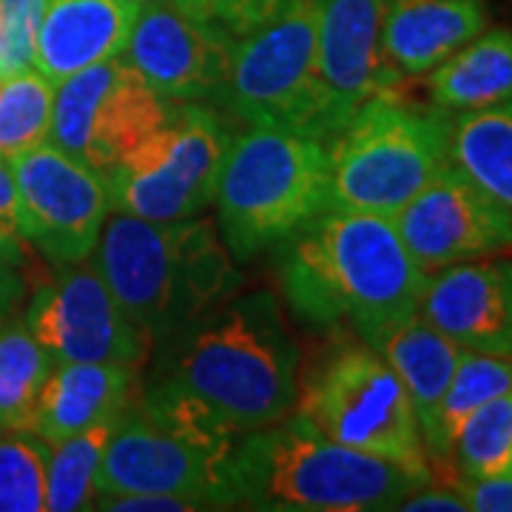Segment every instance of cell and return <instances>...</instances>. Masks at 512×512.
I'll return each mask as SVG.
<instances>
[{"label":"cell","mask_w":512,"mask_h":512,"mask_svg":"<svg viewBox=\"0 0 512 512\" xmlns=\"http://www.w3.org/2000/svg\"><path fill=\"white\" fill-rule=\"evenodd\" d=\"M140 407L151 419L211 441L291 416L299 348L271 291L228 296L157 345Z\"/></svg>","instance_id":"1"},{"label":"cell","mask_w":512,"mask_h":512,"mask_svg":"<svg viewBox=\"0 0 512 512\" xmlns=\"http://www.w3.org/2000/svg\"><path fill=\"white\" fill-rule=\"evenodd\" d=\"M424 285L390 217L325 208L285 242L282 293L293 316L311 328L348 322L370 348L419 313Z\"/></svg>","instance_id":"2"},{"label":"cell","mask_w":512,"mask_h":512,"mask_svg":"<svg viewBox=\"0 0 512 512\" xmlns=\"http://www.w3.org/2000/svg\"><path fill=\"white\" fill-rule=\"evenodd\" d=\"M424 484L433 470L345 447L299 416L245 433L228 458V501L245 510H393Z\"/></svg>","instance_id":"3"},{"label":"cell","mask_w":512,"mask_h":512,"mask_svg":"<svg viewBox=\"0 0 512 512\" xmlns=\"http://www.w3.org/2000/svg\"><path fill=\"white\" fill-rule=\"evenodd\" d=\"M89 259L151 348L239 288L234 256L205 217L151 222L114 211Z\"/></svg>","instance_id":"4"},{"label":"cell","mask_w":512,"mask_h":512,"mask_svg":"<svg viewBox=\"0 0 512 512\" xmlns=\"http://www.w3.org/2000/svg\"><path fill=\"white\" fill-rule=\"evenodd\" d=\"M328 140L288 128L245 126L222 163L217 231L237 262L285 245L325 211Z\"/></svg>","instance_id":"5"},{"label":"cell","mask_w":512,"mask_h":512,"mask_svg":"<svg viewBox=\"0 0 512 512\" xmlns=\"http://www.w3.org/2000/svg\"><path fill=\"white\" fill-rule=\"evenodd\" d=\"M450 114L396 92L373 94L328 140L325 208L396 217L447 157Z\"/></svg>","instance_id":"6"},{"label":"cell","mask_w":512,"mask_h":512,"mask_svg":"<svg viewBox=\"0 0 512 512\" xmlns=\"http://www.w3.org/2000/svg\"><path fill=\"white\" fill-rule=\"evenodd\" d=\"M293 410L316 433L345 447L430 470L404 384L362 339L330 350L308 370Z\"/></svg>","instance_id":"7"},{"label":"cell","mask_w":512,"mask_h":512,"mask_svg":"<svg viewBox=\"0 0 512 512\" xmlns=\"http://www.w3.org/2000/svg\"><path fill=\"white\" fill-rule=\"evenodd\" d=\"M234 120L208 103H174L163 126L103 174L111 211L151 222L200 217L214 202Z\"/></svg>","instance_id":"8"},{"label":"cell","mask_w":512,"mask_h":512,"mask_svg":"<svg viewBox=\"0 0 512 512\" xmlns=\"http://www.w3.org/2000/svg\"><path fill=\"white\" fill-rule=\"evenodd\" d=\"M214 106L242 126L288 128L325 140L316 0H285L262 26L239 37Z\"/></svg>","instance_id":"9"},{"label":"cell","mask_w":512,"mask_h":512,"mask_svg":"<svg viewBox=\"0 0 512 512\" xmlns=\"http://www.w3.org/2000/svg\"><path fill=\"white\" fill-rule=\"evenodd\" d=\"M234 444L174 430L134 402L106 441L94 493L97 498L183 495L205 510H228V458Z\"/></svg>","instance_id":"10"},{"label":"cell","mask_w":512,"mask_h":512,"mask_svg":"<svg viewBox=\"0 0 512 512\" xmlns=\"http://www.w3.org/2000/svg\"><path fill=\"white\" fill-rule=\"evenodd\" d=\"M171 106L123 57L94 63L55 86L49 143L103 177L163 126Z\"/></svg>","instance_id":"11"},{"label":"cell","mask_w":512,"mask_h":512,"mask_svg":"<svg viewBox=\"0 0 512 512\" xmlns=\"http://www.w3.org/2000/svg\"><path fill=\"white\" fill-rule=\"evenodd\" d=\"M18 188V231L49 262L89 259L109 220L106 180L49 140L9 157Z\"/></svg>","instance_id":"12"},{"label":"cell","mask_w":512,"mask_h":512,"mask_svg":"<svg viewBox=\"0 0 512 512\" xmlns=\"http://www.w3.org/2000/svg\"><path fill=\"white\" fill-rule=\"evenodd\" d=\"M23 319L55 362H109L140 367L151 342L97 274L92 259L60 265L37 285Z\"/></svg>","instance_id":"13"},{"label":"cell","mask_w":512,"mask_h":512,"mask_svg":"<svg viewBox=\"0 0 512 512\" xmlns=\"http://www.w3.org/2000/svg\"><path fill=\"white\" fill-rule=\"evenodd\" d=\"M237 40L177 0H146L120 57L174 103H214L231 72Z\"/></svg>","instance_id":"14"},{"label":"cell","mask_w":512,"mask_h":512,"mask_svg":"<svg viewBox=\"0 0 512 512\" xmlns=\"http://www.w3.org/2000/svg\"><path fill=\"white\" fill-rule=\"evenodd\" d=\"M393 225L424 274L512 248L510 214L453 163L404 205Z\"/></svg>","instance_id":"15"},{"label":"cell","mask_w":512,"mask_h":512,"mask_svg":"<svg viewBox=\"0 0 512 512\" xmlns=\"http://www.w3.org/2000/svg\"><path fill=\"white\" fill-rule=\"evenodd\" d=\"M387 0H316V63L325 94V140L373 94L396 92L402 77L382 52Z\"/></svg>","instance_id":"16"},{"label":"cell","mask_w":512,"mask_h":512,"mask_svg":"<svg viewBox=\"0 0 512 512\" xmlns=\"http://www.w3.org/2000/svg\"><path fill=\"white\" fill-rule=\"evenodd\" d=\"M419 313L461 350L512 356V262L484 256L427 274Z\"/></svg>","instance_id":"17"},{"label":"cell","mask_w":512,"mask_h":512,"mask_svg":"<svg viewBox=\"0 0 512 512\" xmlns=\"http://www.w3.org/2000/svg\"><path fill=\"white\" fill-rule=\"evenodd\" d=\"M140 3L134 0H46L37 26L35 72L52 86L123 55Z\"/></svg>","instance_id":"18"},{"label":"cell","mask_w":512,"mask_h":512,"mask_svg":"<svg viewBox=\"0 0 512 512\" xmlns=\"http://www.w3.org/2000/svg\"><path fill=\"white\" fill-rule=\"evenodd\" d=\"M490 23L484 0H387L382 52L399 77H424Z\"/></svg>","instance_id":"19"},{"label":"cell","mask_w":512,"mask_h":512,"mask_svg":"<svg viewBox=\"0 0 512 512\" xmlns=\"http://www.w3.org/2000/svg\"><path fill=\"white\" fill-rule=\"evenodd\" d=\"M137 396V367L55 362L37 399L32 433L49 444L72 439L94 424L120 419Z\"/></svg>","instance_id":"20"},{"label":"cell","mask_w":512,"mask_h":512,"mask_svg":"<svg viewBox=\"0 0 512 512\" xmlns=\"http://www.w3.org/2000/svg\"><path fill=\"white\" fill-rule=\"evenodd\" d=\"M376 350L404 384L410 404L419 419L424 453L436 433V413L453 379L461 348L439 328H433L421 313L410 316L396 330H390Z\"/></svg>","instance_id":"21"},{"label":"cell","mask_w":512,"mask_h":512,"mask_svg":"<svg viewBox=\"0 0 512 512\" xmlns=\"http://www.w3.org/2000/svg\"><path fill=\"white\" fill-rule=\"evenodd\" d=\"M424 77L430 103L447 114L487 109L510 100L512 32L484 29Z\"/></svg>","instance_id":"22"},{"label":"cell","mask_w":512,"mask_h":512,"mask_svg":"<svg viewBox=\"0 0 512 512\" xmlns=\"http://www.w3.org/2000/svg\"><path fill=\"white\" fill-rule=\"evenodd\" d=\"M447 157L512 217V97L450 114Z\"/></svg>","instance_id":"23"},{"label":"cell","mask_w":512,"mask_h":512,"mask_svg":"<svg viewBox=\"0 0 512 512\" xmlns=\"http://www.w3.org/2000/svg\"><path fill=\"white\" fill-rule=\"evenodd\" d=\"M512 390V356L461 350L456 373L436 413V433L427 444V461H450L458 430L487 402Z\"/></svg>","instance_id":"24"},{"label":"cell","mask_w":512,"mask_h":512,"mask_svg":"<svg viewBox=\"0 0 512 512\" xmlns=\"http://www.w3.org/2000/svg\"><path fill=\"white\" fill-rule=\"evenodd\" d=\"M55 359L35 339L26 319H0V430H32L40 390Z\"/></svg>","instance_id":"25"},{"label":"cell","mask_w":512,"mask_h":512,"mask_svg":"<svg viewBox=\"0 0 512 512\" xmlns=\"http://www.w3.org/2000/svg\"><path fill=\"white\" fill-rule=\"evenodd\" d=\"M117 421L120 419L94 424L72 439L52 444L49 467H46V510H94V498H97L94 481H97L106 441Z\"/></svg>","instance_id":"26"},{"label":"cell","mask_w":512,"mask_h":512,"mask_svg":"<svg viewBox=\"0 0 512 512\" xmlns=\"http://www.w3.org/2000/svg\"><path fill=\"white\" fill-rule=\"evenodd\" d=\"M458 478L512 470V390L476 410L458 430L453 458Z\"/></svg>","instance_id":"27"},{"label":"cell","mask_w":512,"mask_h":512,"mask_svg":"<svg viewBox=\"0 0 512 512\" xmlns=\"http://www.w3.org/2000/svg\"><path fill=\"white\" fill-rule=\"evenodd\" d=\"M55 86L32 72L0 80V154L12 157L49 140Z\"/></svg>","instance_id":"28"},{"label":"cell","mask_w":512,"mask_h":512,"mask_svg":"<svg viewBox=\"0 0 512 512\" xmlns=\"http://www.w3.org/2000/svg\"><path fill=\"white\" fill-rule=\"evenodd\" d=\"M49 450L32 430H0V512L46 510Z\"/></svg>","instance_id":"29"},{"label":"cell","mask_w":512,"mask_h":512,"mask_svg":"<svg viewBox=\"0 0 512 512\" xmlns=\"http://www.w3.org/2000/svg\"><path fill=\"white\" fill-rule=\"evenodd\" d=\"M46 0H0V80L35 69V40Z\"/></svg>","instance_id":"30"},{"label":"cell","mask_w":512,"mask_h":512,"mask_svg":"<svg viewBox=\"0 0 512 512\" xmlns=\"http://www.w3.org/2000/svg\"><path fill=\"white\" fill-rule=\"evenodd\" d=\"M177 3L228 29L234 37H245L271 18L285 0H177Z\"/></svg>","instance_id":"31"},{"label":"cell","mask_w":512,"mask_h":512,"mask_svg":"<svg viewBox=\"0 0 512 512\" xmlns=\"http://www.w3.org/2000/svg\"><path fill=\"white\" fill-rule=\"evenodd\" d=\"M26 254L23 239L0 231V319L18 313L26 299Z\"/></svg>","instance_id":"32"},{"label":"cell","mask_w":512,"mask_h":512,"mask_svg":"<svg viewBox=\"0 0 512 512\" xmlns=\"http://www.w3.org/2000/svg\"><path fill=\"white\" fill-rule=\"evenodd\" d=\"M456 490L467 510L512 512V470L481 478H458Z\"/></svg>","instance_id":"33"},{"label":"cell","mask_w":512,"mask_h":512,"mask_svg":"<svg viewBox=\"0 0 512 512\" xmlns=\"http://www.w3.org/2000/svg\"><path fill=\"white\" fill-rule=\"evenodd\" d=\"M94 510L109 512H194L205 510L200 501L183 495H103L94 498Z\"/></svg>","instance_id":"34"},{"label":"cell","mask_w":512,"mask_h":512,"mask_svg":"<svg viewBox=\"0 0 512 512\" xmlns=\"http://www.w3.org/2000/svg\"><path fill=\"white\" fill-rule=\"evenodd\" d=\"M393 510H402V512H464L467 510V504H464V498L458 490H439V487H430V484H424L419 490H413V493H407L393 507Z\"/></svg>","instance_id":"35"},{"label":"cell","mask_w":512,"mask_h":512,"mask_svg":"<svg viewBox=\"0 0 512 512\" xmlns=\"http://www.w3.org/2000/svg\"><path fill=\"white\" fill-rule=\"evenodd\" d=\"M0 231L12 234V237H20L18 188H15V174H12V163H9L6 154H0Z\"/></svg>","instance_id":"36"},{"label":"cell","mask_w":512,"mask_h":512,"mask_svg":"<svg viewBox=\"0 0 512 512\" xmlns=\"http://www.w3.org/2000/svg\"><path fill=\"white\" fill-rule=\"evenodd\" d=\"M134 3H146V0H134Z\"/></svg>","instance_id":"37"}]
</instances>
